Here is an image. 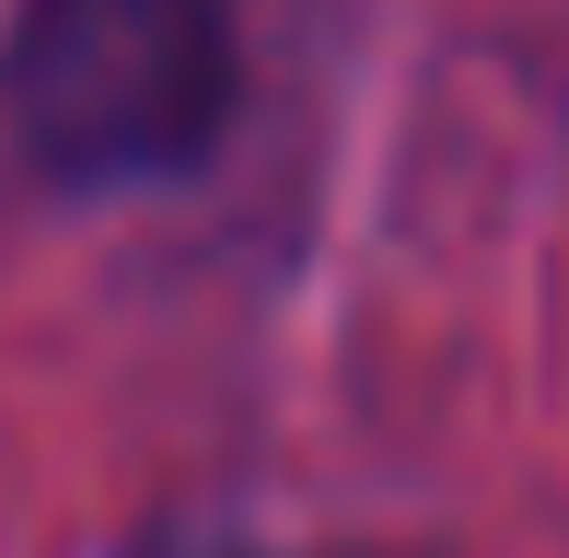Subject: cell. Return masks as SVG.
Instances as JSON below:
<instances>
[{"label":"cell","instance_id":"6da1fadb","mask_svg":"<svg viewBox=\"0 0 569 558\" xmlns=\"http://www.w3.org/2000/svg\"><path fill=\"white\" fill-rule=\"evenodd\" d=\"M12 129L70 187H163L232 117V23L221 0H23Z\"/></svg>","mask_w":569,"mask_h":558},{"label":"cell","instance_id":"7a4b0ae2","mask_svg":"<svg viewBox=\"0 0 569 558\" xmlns=\"http://www.w3.org/2000/svg\"><path fill=\"white\" fill-rule=\"evenodd\" d=\"M128 558H279V547H256V536H221V524H174V536H140Z\"/></svg>","mask_w":569,"mask_h":558}]
</instances>
